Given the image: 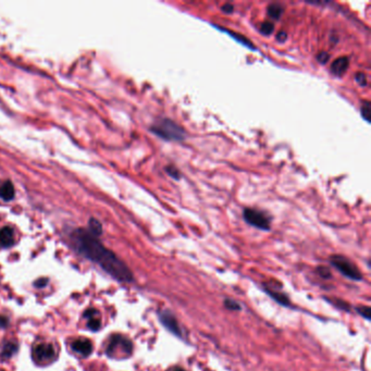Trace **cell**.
Here are the masks:
<instances>
[{"instance_id":"cell-6","label":"cell","mask_w":371,"mask_h":371,"mask_svg":"<svg viewBox=\"0 0 371 371\" xmlns=\"http://www.w3.org/2000/svg\"><path fill=\"white\" fill-rule=\"evenodd\" d=\"M244 220L248 224L253 225L257 229L262 231L270 230V218L265 213L260 210H256L254 208H246L243 213Z\"/></svg>"},{"instance_id":"cell-1","label":"cell","mask_w":371,"mask_h":371,"mask_svg":"<svg viewBox=\"0 0 371 371\" xmlns=\"http://www.w3.org/2000/svg\"><path fill=\"white\" fill-rule=\"evenodd\" d=\"M73 246L82 256L92 260L104 269L108 275L120 282L131 283L134 281L132 272L111 250L107 249L95 235L86 230H75L71 235Z\"/></svg>"},{"instance_id":"cell-7","label":"cell","mask_w":371,"mask_h":371,"mask_svg":"<svg viewBox=\"0 0 371 371\" xmlns=\"http://www.w3.org/2000/svg\"><path fill=\"white\" fill-rule=\"evenodd\" d=\"M158 317L159 321L161 322V324L169 332L178 336L180 339H183V332H182L180 324L172 312L169 310H160L158 313Z\"/></svg>"},{"instance_id":"cell-3","label":"cell","mask_w":371,"mask_h":371,"mask_svg":"<svg viewBox=\"0 0 371 371\" xmlns=\"http://www.w3.org/2000/svg\"><path fill=\"white\" fill-rule=\"evenodd\" d=\"M32 357L38 366H47L58 357V350L51 342L39 341L32 347Z\"/></svg>"},{"instance_id":"cell-15","label":"cell","mask_w":371,"mask_h":371,"mask_svg":"<svg viewBox=\"0 0 371 371\" xmlns=\"http://www.w3.org/2000/svg\"><path fill=\"white\" fill-rule=\"evenodd\" d=\"M16 351H18V344H16L15 342L9 341L7 343L3 344L1 351H0V356L4 359H8L10 357H12L16 353Z\"/></svg>"},{"instance_id":"cell-2","label":"cell","mask_w":371,"mask_h":371,"mask_svg":"<svg viewBox=\"0 0 371 371\" xmlns=\"http://www.w3.org/2000/svg\"><path fill=\"white\" fill-rule=\"evenodd\" d=\"M150 132L164 141L182 142L186 139L185 130L173 120L163 118L150 127Z\"/></svg>"},{"instance_id":"cell-11","label":"cell","mask_w":371,"mask_h":371,"mask_svg":"<svg viewBox=\"0 0 371 371\" xmlns=\"http://www.w3.org/2000/svg\"><path fill=\"white\" fill-rule=\"evenodd\" d=\"M14 232L10 226H4L0 230V247L8 248L14 244Z\"/></svg>"},{"instance_id":"cell-26","label":"cell","mask_w":371,"mask_h":371,"mask_svg":"<svg viewBox=\"0 0 371 371\" xmlns=\"http://www.w3.org/2000/svg\"><path fill=\"white\" fill-rule=\"evenodd\" d=\"M329 59H330V55L328 53H325V51H321V53H319L317 56V60L318 62H320L321 65L327 64Z\"/></svg>"},{"instance_id":"cell-8","label":"cell","mask_w":371,"mask_h":371,"mask_svg":"<svg viewBox=\"0 0 371 371\" xmlns=\"http://www.w3.org/2000/svg\"><path fill=\"white\" fill-rule=\"evenodd\" d=\"M71 350L73 353L82 357H87L93 352L92 341L85 338H78L71 343Z\"/></svg>"},{"instance_id":"cell-19","label":"cell","mask_w":371,"mask_h":371,"mask_svg":"<svg viewBox=\"0 0 371 371\" xmlns=\"http://www.w3.org/2000/svg\"><path fill=\"white\" fill-rule=\"evenodd\" d=\"M224 306L229 310H234V311L242 310L241 305H239L236 300H233V299H229V298L225 299L224 300Z\"/></svg>"},{"instance_id":"cell-30","label":"cell","mask_w":371,"mask_h":371,"mask_svg":"<svg viewBox=\"0 0 371 371\" xmlns=\"http://www.w3.org/2000/svg\"><path fill=\"white\" fill-rule=\"evenodd\" d=\"M171 371H185L183 368H179V367H175V368H173L172 370H171Z\"/></svg>"},{"instance_id":"cell-9","label":"cell","mask_w":371,"mask_h":371,"mask_svg":"<svg viewBox=\"0 0 371 371\" xmlns=\"http://www.w3.org/2000/svg\"><path fill=\"white\" fill-rule=\"evenodd\" d=\"M83 318L86 320V325L89 330L97 331L101 328V318L97 310L87 309L84 312Z\"/></svg>"},{"instance_id":"cell-17","label":"cell","mask_w":371,"mask_h":371,"mask_svg":"<svg viewBox=\"0 0 371 371\" xmlns=\"http://www.w3.org/2000/svg\"><path fill=\"white\" fill-rule=\"evenodd\" d=\"M88 226H89V232L95 236L100 235V234L102 233V225L98 220L92 218L88 222Z\"/></svg>"},{"instance_id":"cell-25","label":"cell","mask_w":371,"mask_h":371,"mask_svg":"<svg viewBox=\"0 0 371 371\" xmlns=\"http://www.w3.org/2000/svg\"><path fill=\"white\" fill-rule=\"evenodd\" d=\"M355 79H356V82H357L359 85H361V86H363V87H365V86H366V85H367V76H366V74L363 73V72H358V73H356Z\"/></svg>"},{"instance_id":"cell-29","label":"cell","mask_w":371,"mask_h":371,"mask_svg":"<svg viewBox=\"0 0 371 371\" xmlns=\"http://www.w3.org/2000/svg\"><path fill=\"white\" fill-rule=\"evenodd\" d=\"M287 38H288V35H287V33H285V32L280 31V32L278 33V35H277V41H278V42H280V43H284L285 41H287Z\"/></svg>"},{"instance_id":"cell-13","label":"cell","mask_w":371,"mask_h":371,"mask_svg":"<svg viewBox=\"0 0 371 371\" xmlns=\"http://www.w3.org/2000/svg\"><path fill=\"white\" fill-rule=\"evenodd\" d=\"M264 291L265 292L270 296V297L272 299H275V301H277L278 304L282 305L284 307H291L292 305H291V300L290 298L288 297V295H285L283 293H280L278 292V291L276 290H271L269 288H264Z\"/></svg>"},{"instance_id":"cell-28","label":"cell","mask_w":371,"mask_h":371,"mask_svg":"<svg viewBox=\"0 0 371 371\" xmlns=\"http://www.w3.org/2000/svg\"><path fill=\"white\" fill-rule=\"evenodd\" d=\"M9 325V319L2 315H0V329H4Z\"/></svg>"},{"instance_id":"cell-24","label":"cell","mask_w":371,"mask_h":371,"mask_svg":"<svg viewBox=\"0 0 371 371\" xmlns=\"http://www.w3.org/2000/svg\"><path fill=\"white\" fill-rule=\"evenodd\" d=\"M316 271L318 273V276H320L323 279H330L331 278V272L327 267H323V266L318 267Z\"/></svg>"},{"instance_id":"cell-5","label":"cell","mask_w":371,"mask_h":371,"mask_svg":"<svg viewBox=\"0 0 371 371\" xmlns=\"http://www.w3.org/2000/svg\"><path fill=\"white\" fill-rule=\"evenodd\" d=\"M330 264L336 270H339L344 277L353 280V281H362L363 276L357 267L343 256H332L330 259Z\"/></svg>"},{"instance_id":"cell-20","label":"cell","mask_w":371,"mask_h":371,"mask_svg":"<svg viewBox=\"0 0 371 371\" xmlns=\"http://www.w3.org/2000/svg\"><path fill=\"white\" fill-rule=\"evenodd\" d=\"M327 300L329 302H331V304H332L333 306L338 307L339 309L345 310V311H350V305L346 304V302L343 301V300H341V299H334V300H332V299H330V298H327Z\"/></svg>"},{"instance_id":"cell-4","label":"cell","mask_w":371,"mask_h":371,"mask_svg":"<svg viewBox=\"0 0 371 371\" xmlns=\"http://www.w3.org/2000/svg\"><path fill=\"white\" fill-rule=\"evenodd\" d=\"M132 352V342L123 335H112L107 343L106 354L111 358H125L130 356Z\"/></svg>"},{"instance_id":"cell-23","label":"cell","mask_w":371,"mask_h":371,"mask_svg":"<svg viewBox=\"0 0 371 371\" xmlns=\"http://www.w3.org/2000/svg\"><path fill=\"white\" fill-rule=\"evenodd\" d=\"M356 311L361 315L363 318L367 319V320H369L370 319V308L368 306H359L356 308Z\"/></svg>"},{"instance_id":"cell-22","label":"cell","mask_w":371,"mask_h":371,"mask_svg":"<svg viewBox=\"0 0 371 371\" xmlns=\"http://www.w3.org/2000/svg\"><path fill=\"white\" fill-rule=\"evenodd\" d=\"M165 171H167V173H168L172 179H174V180H180V178H181V173H180V171L174 167V165H172V164L167 165V167H165Z\"/></svg>"},{"instance_id":"cell-12","label":"cell","mask_w":371,"mask_h":371,"mask_svg":"<svg viewBox=\"0 0 371 371\" xmlns=\"http://www.w3.org/2000/svg\"><path fill=\"white\" fill-rule=\"evenodd\" d=\"M15 195L14 185L11 181H4L3 183H0V198L5 202L12 201Z\"/></svg>"},{"instance_id":"cell-21","label":"cell","mask_w":371,"mask_h":371,"mask_svg":"<svg viewBox=\"0 0 371 371\" xmlns=\"http://www.w3.org/2000/svg\"><path fill=\"white\" fill-rule=\"evenodd\" d=\"M361 111H362V117L365 120H366L367 122H369L370 121V113H371L370 102L369 101H364V105H362Z\"/></svg>"},{"instance_id":"cell-27","label":"cell","mask_w":371,"mask_h":371,"mask_svg":"<svg viewBox=\"0 0 371 371\" xmlns=\"http://www.w3.org/2000/svg\"><path fill=\"white\" fill-rule=\"evenodd\" d=\"M221 11H222V12L226 13V14H231V13H233V11H234V5L232 3H229V2L224 3L221 7Z\"/></svg>"},{"instance_id":"cell-16","label":"cell","mask_w":371,"mask_h":371,"mask_svg":"<svg viewBox=\"0 0 371 371\" xmlns=\"http://www.w3.org/2000/svg\"><path fill=\"white\" fill-rule=\"evenodd\" d=\"M267 11L268 15H269L271 19L279 20L284 13V7L280 3H271L269 7L267 8Z\"/></svg>"},{"instance_id":"cell-18","label":"cell","mask_w":371,"mask_h":371,"mask_svg":"<svg viewBox=\"0 0 371 371\" xmlns=\"http://www.w3.org/2000/svg\"><path fill=\"white\" fill-rule=\"evenodd\" d=\"M260 32L264 34V35H270V34L275 32V24L270 21L262 22L260 25Z\"/></svg>"},{"instance_id":"cell-14","label":"cell","mask_w":371,"mask_h":371,"mask_svg":"<svg viewBox=\"0 0 371 371\" xmlns=\"http://www.w3.org/2000/svg\"><path fill=\"white\" fill-rule=\"evenodd\" d=\"M215 26H216L217 28H218V30H220V31H222V32H225V33L229 34V35H230L231 37H233V38L235 39V41H237L238 43H241L242 45H244V46H246L247 48H250V49H253V50H256V47H255L254 45H253V43L250 42L249 39H247L246 37H245L244 35H242V34L235 33V32L230 31V30H226V28H224V27H220L219 25H215Z\"/></svg>"},{"instance_id":"cell-10","label":"cell","mask_w":371,"mask_h":371,"mask_svg":"<svg viewBox=\"0 0 371 371\" xmlns=\"http://www.w3.org/2000/svg\"><path fill=\"white\" fill-rule=\"evenodd\" d=\"M348 67H350V59L345 56H342L332 62V65H331V72L334 75L342 76L347 71Z\"/></svg>"}]
</instances>
